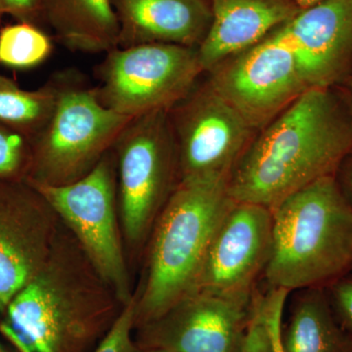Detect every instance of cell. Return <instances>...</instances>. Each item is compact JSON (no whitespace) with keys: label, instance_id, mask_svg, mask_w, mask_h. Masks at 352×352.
<instances>
[{"label":"cell","instance_id":"6da1fadb","mask_svg":"<svg viewBox=\"0 0 352 352\" xmlns=\"http://www.w3.org/2000/svg\"><path fill=\"white\" fill-rule=\"evenodd\" d=\"M351 151V113L331 88H310L252 139L229 177V195L273 210L335 175Z\"/></svg>","mask_w":352,"mask_h":352},{"label":"cell","instance_id":"7a4b0ae2","mask_svg":"<svg viewBox=\"0 0 352 352\" xmlns=\"http://www.w3.org/2000/svg\"><path fill=\"white\" fill-rule=\"evenodd\" d=\"M124 307L61 221L50 256L9 303L0 330L21 352H92Z\"/></svg>","mask_w":352,"mask_h":352},{"label":"cell","instance_id":"3957f363","mask_svg":"<svg viewBox=\"0 0 352 352\" xmlns=\"http://www.w3.org/2000/svg\"><path fill=\"white\" fill-rule=\"evenodd\" d=\"M233 203L227 180H180L152 229L144 282L134 293V329L195 291L215 231Z\"/></svg>","mask_w":352,"mask_h":352},{"label":"cell","instance_id":"277c9868","mask_svg":"<svg viewBox=\"0 0 352 352\" xmlns=\"http://www.w3.org/2000/svg\"><path fill=\"white\" fill-rule=\"evenodd\" d=\"M273 214L264 278L289 292L326 288L352 270V205L335 175L289 195Z\"/></svg>","mask_w":352,"mask_h":352},{"label":"cell","instance_id":"5b68a950","mask_svg":"<svg viewBox=\"0 0 352 352\" xmlns=\"http://www.w3.org/2000/svg\"><path fill=\"white\" fill-rule=\"evenodd\" d=\"M57 88L54 111L32 142L28 182L61 186L80 179L113 149L134 118L106 108L95 87L74 69L52 76Z\"/></svg>","mask_w":352,"mask_h":352},{"label":"cell","instance_id":"8992f818","mask_svg":"<svg viewBox=\"0 0 352 352\" xmlns=\"http://www.w3.org/2000/svg\"><path fill=\"white\" fill-rule=\"evenodd\" d=\"M124 238L139 249L180 182L168 112L134 118L113 147Z\"/></svg>","mask_w":352,"mask_h":352},{"label":"cell","instance_id":"52a82bcc","mask_svg":"<svg viewBox=\"0 0 352 352\" xmlns=\"http://www.w3.org/2000/svg\"><path fill=\"white\" fill-rule=\"evenodd\" d=\"M203 73L198 48L166 43L117 46L95 69L98 85L94 87L106 108L138 118L168 112Z\"/></svg>","mask_w":352,"mask_h":352},{"label":"cell","instance_id":"ba28073f","mask_svg":"<svg viewBox=\"0 0 352 352\" xmlns=\"http://www.w3.org/2000/svg\"><path fill=\"white\" fill-rule=\"evenodd\" d=\"M32 185L75 236L119 302L122 305L131 302L134 293L118 222L117 171L113 150L75 182L61 186Z\"/></svg>","mask_w":352,"mask_h":352},{"label":"cell","instance_id":"9c48e42d","mask_svg":"<svg viewBox=\"0 0 352 352\" xmlns=\"http://www.w3.org/2000/svg\"><path fill=\"white\" fill-rule=\"evenodd\" d=\"M180 180H227L256 129L206 82L168 111Z\"/></svg>","mask_w":352,"mask_h":352},{"label":"cell","instance_id":"30bf717a","mask_svg":"<svg viewBox=\"0 0 352 352\" xmlns=\"http://www.w3.org/2000/svg\"><path fill=\"white\" fill-rule=\"evenodd\" d=\"M208 73L210 87L256 131L308 89L293 51L278 30Z\"/></svg>","mask_w":352,"mask_h":352},{"label":"cell","instance_id":"8fae6325","mask_svg":"<svg viewBox=\"0 0 352 352\" xmlns=\"http://www.w3.org/2000/svg\"><path fill=\"white\" fill-rule=\"evenodd\" d=\"M61 220L38 189L0 180V311L50 256Z\"/></svg>","mask_w":352,"mask_h":352},{"label":"cell","instance_id":"7c38bea8","mask_svg":"<svg viewBox=\"0 0 352 352\" xmlns=\"http://www.w3.org/2000/svg\"><path fill=\"white\" fill-rule=\"evenodd\" d=\"M272 242V210L234 201L215 231L194 292L251 298L270 263Z\"/></svg>","mask_w":352,"mask_h":352},{"label":"cell","instance_id":"4fadbf2b","mask_svg":"<svg viewBox=\"0 0 352 352\" xmlns=\"http://www.w3.org/2000/svg\"><path fill=\"white\" fill-rule=\"evenodd\" d=\"M252 296L194 292L155 320L134 329V342L139 347L173 352H240Z\"/></svg>","mask_w":352,"mask_h":352},{"label":"cell","instance_id":"5bb4252c","mask_svg":"<svg viewBox=\"0 0 352 352\" xmlns=\"http://www.w3.org/2000/svg\"><path fill=\"white\" fill-rule=\"evenodd\" d=\"M308 89L330 88L352 67V0H324L277 29Z\"/></svg>","mask_w":352,"mask_h":352},{"label":"cell","instance_id":"9a60e30c","mask_svg":"<svg viewBox=\"0 0 352 352\" xmlns=\"http://www.w3.org/2000/svg\"><path fill=\"white\" fill-rule=\"evenodd\" d=\"M120 47L166 43L198 48L210 29L207 0H111Z\"/></svg>","mask_w":352,"mask_h":352},{"label":"cell","instance_id":"2e32d148","mask_svg":"<svg viewBox=\"0 0 352 352\" xmlns=\"http://www.w3.org/2000/svg\"><path fill=\"white\" fill-rule=\"evenodd\" d=\"M212 22L198 47L204 72L258 43L300 12L292 0H210Z\"/></svg>","mask_w":352,"mask_h":352},{"label":"cell","instance_id":"e0dca14e","mask_svg":"<svg viewBox=\"0 0 352 352\" xmlns=\"http://www.w3.org/2000/svg\"><path fill=\"white\" fill-rule=\"evenodd\" d=\"M41 17L69 50L106 53L119 43V22L111 0H41Z\"/></svg>","mask_w":352,"mask_h":352},{"label":"cell","instance_id":"ac0fdd59","mask_svg":"<svg viewBox=\"0 0 352 352\" xmlns=\"http://www.w3.org/2000/svg\"><path fill=\"white\" fill-rule=\"evenodd\" d=\"M298 292L282 328L285 352H352V336L338 321L326 288Z\"/></svg>","mask_w":352,"mask_h":352},{"label":"cell","instance_id":"d6986e66","mask_svg":"<svg viewBox=\"0 0 352 352\" xmlns=\"http://www.w3.org/2000/svg\"><path fill=\"white\" fill-rule=\"evenodd\" d=\"M56 100L57 88L52 78L38 89L27 90L0 75V124L24 134L31 142L47 124Z\"/></svg>","mask_w":352,"mask_h":352},{"label":"cell","instance_id":"ffe728a7","mask_svg":"<svg viewBox=\"0 0 352 352\" xmlns=\"http://www.w3.org/2000/svg\"><path fill=\"white\" fill-rule=\"evenodd\" d=\"M51 51L50 36L31 23L7 25L0 31V64L32 68L45 61Z\"/></svg>","mask_w":352,"mask_h":352},{"label":"cell","instance_id":"44dd1931","mask_svg":"<svg viewBox=\"0 0 352 352\" xmlns=\"http://www.w3.org/2000/svg\"><path fill=\"white\" fill-rule=\"evenodd\" d=\"M32 142L24 134L0 124V178L16 177L31 168Z\"/></svg>","mask_w":352,"mask_h":352},{"label":"cell","instance_id":"7402d4cb","mask_svg":"<svg viewBox=\"0 0 352 352\" xmlns=\"http://www.w3.org/2000/svg\"><path fill=\"white\" fill-rule=\"evenodd\" d=\"M135 319V296L122 307L119 316L92 352H134L135 342L132 338Z\"/></svg>","mask_w":352,"mask_h":352},{"label":"cell","instance_id":"603a6c76","mask_svg":"<svg viewBox=\"0 0 352 352\" xmlns=\"http://www.w3.org/2000/svg\"><path fill=\"white\" fill-rule=\"evenodd\" d=\"M240 352H273L272 340L266 319L264 294L254 293L251 315Z\"/></svg>","mask_w":352,"mask_h":352},{"label":"cell","instance_id":"cb8c5ba5","mask_svg":"<svg viewBox=\"0 0 352 352\" xmlns=\"http://www.w3.org/2000/svg\"><path fill=\"white\" fill-rule=\"evenodd\" d=\"M289 294L288 289L272 287L264 294L266 319L272 340L273 352H285L282 344V328L285 305Z\"/></svg>","mask_w":352,"mask_h":352},{"label":"cell","instance_id":"d4e9b609","mask_svg":"<svg viewBox=\"0 0 352 352\" xmlns=\"http://www.w3.org/2000/svg\"><path fill=\"white\" fill-rule=\"evenodd\" d=\"M326 289L338 321L352 336V277L340 278Z\"/></svg>","mask_w":352,"mask_h":352},{"label":"cell","instance_id":"484cf974","mask_svg":"<svg viewBox=\"0 0 352 352\" xmlns=\"http://www.w3.org/2000/svg\"><path fill=\"white\" fill-rule=\"evenodd\" d=\"M3 15L34 24L41 17V0H0V18Z\"/></svg>","mask_w":352,"mask_h":352},{"label":"cell","instance_id":"4316f807","mask_svg":"<svg viewBox=\"0 0 352 352\" xmlns=\"http://www.w3.org/2000/svg\"><path fill=\"white\" fill-rule=\"evenodd\" d=\"M344 171H342V192L347 200L352 205V156L349 160H344Z\"/></svg>","mask_w":352,"mask_h":352},{"label":"cell","instance_id":"83f0119b","mask_svg":"<svg viewBox=\"0 0 352 352\" xmlns=\"http://www.w3.org/2000/svg\"><path fill=\"white\" fill-rule=\"evenodd\" d=\"M292 1L303 10V9L316 6V4L320 3V2L324 1V0H292Z\"/></svg>","mask_w":352,"mask_h":352},{"label":"cell","instance_id":"f1b7e54d","mask_svg":"<svg viewBox=\"0 0 352 352\" xmlns=\"http://www.w3.org/2000/svg\"><path fill=\"white\" fill-rule=\"evenodd\" d=\"M134 352H173L168 351V349H157V347H139L136 346L135 351Z\"/></svg>","mask_w":352,"mask_h":352},{"label":"cell","instance_id":"f546056e","mask_svg":"<svg viewBox=\"0 0 352 352\" xmlns=\"http://www.w3.org/2000/svg\"><path fill=\"white\" fill-rule=\"evenodd\" d=\"M351 111H352V82L351 85ZM351 115H352V112H351Z\"/></svg>","mask_w":352,"mask_h":352},{"label":"cell","instance_id":"4dcf8cb0","mask_svg":"<svg viewBox=\"0 0 352 352\" xmlns=\"http://www.w3.org/2000/svg\"><path fill=\"white\" fill-rule=\"evenodd\" d=\"M0 352H6L3 351V349H1V347H0Z\"/></svg>","mask_w":352,"mask_h":352}]
</instances>
